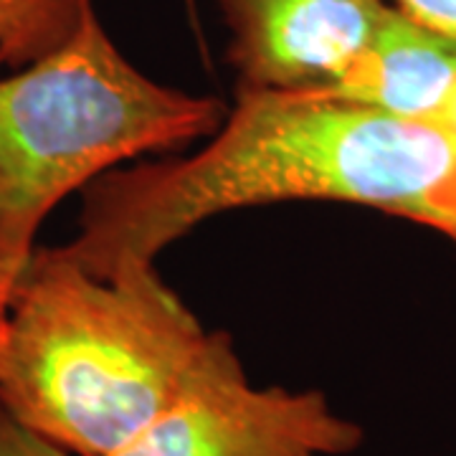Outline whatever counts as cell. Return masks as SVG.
Returning <instances> with one entry per match:
<instances>
[{
    "label": "cell",
    "instance_id": "3957f363",
    "mask_svg": "<svg viewBox=\"0 0 456 456\" xmlns=\"http://www.w3.org/2000/svg\"><path fill=\"white\" fill-rule=\"evenodd\" d=\"M224 102L150 79L117 49L94 3L61 46L0 79V310L69 193L147 152L211 137Z\"/></svg>",
    "mask_w": 456,
    "mask_h": 456
},
{
    "label": "cell",
    "instance_id": "7a4b0ae2",
    "mask_svg": "<svg viewBox=\"0 0 456 456\" xmlns=\"http://www.w3.org/2000/svg\"><path fill=\"white\" fill-rule=\"evenodd\" d=\"M244 368L158 269L84 272L53 246L0 310V408L69 456H110L183 395Z\"/></svg>",
    "mask_w": 456,
    "mask_h": 456
},
{
    "label": "cell",
    "instance_id": "6da1fadb",
    "mask_svg": "<svg viewBox=\"0 0 456 456\" xmlns=\"http://www.w3.org/2000/svg\"><path fill=\"white\" fill-rule=\"evenodd\" d=\"M294 200L375 208L456 246V137L327 94L236 89L198 152L92 180L77 236L56 248L92 277H130L203 221Z\"/></svg>",
    "mask_w": 456,
    "mask_h": 456
},
{
    "label": "cell",
    "instance_id": "5b68a950",
    "mask_svg": "<svg viewBox=\"0 0 456 456\" xmlns=\"http://www.w3.org/2000/svg\"><path fill=\"white\" fill-rule=\"evenodd\" d=\"M239 89L330 94L391 13L386 0H216Z\"/></svg>",
    "mask_w": 456,
    "mask_h": 456
},
{
    "label": "cell",
    "instance_id": "9c48e42d",
    "mask_svg": "<svg viewBox=\"0 0 456 456\" xmlns=\"http://www.w3.org/2000/svg\"><path fill=\"white\" fill-rule=\"evenodd\" d=\"M395 8L456 41V0H393Z\"/></svg>",
    "mask_w": 456,
    "mask_h": 456
},
{
    "label": "cell",
    "instance_id": "30bf717a",
    "mask_svg": "<svg viewBox=\"0 0 456 456\" xmlns=\"http://www.w3.org/2000/svg\"><path fill=\"white\" fill-rule=\"evenodd\" d=\"M439 122L456 137V89H454V94L449 97V102H446V107H444V112H441Z\"/></svg>",
    "mask_w": 456,
    "mask_h": 456
},
{
    "label": "cell",
    "instance_id": "277c9868",
    "mask_svg": "<svg viewBox=\"0 0 456 456\" xmlns=\"http://www.w3.org/2000/svg\"><path fill=\"white\" fill-rule=\"evenodd\" d=\"M362 428L325 393L254 388L244 368L200 386L110 456H345Z\"/></svg>",
    "mask_w": 456,
    "mask_h": 456
},
{
    "label": "cell",
    "instance_id": "ba28073f",
    "mask_svg": "<svg viewBox=\"0 0 456 456\" xmlns=\"http://www.w3.org/2000/svg\"><path fill=\"white\" fill-rule=\"evenodd\" d=\"M0 456H69L53 444L31 434L28 428L16 424L0 408Z\"/></svg>",
    "mask_w": 456,
    "mask_h": 456
},
{
    "label": "cell",
    "instance_id": "8992f818",
    "mask_svg": "<svg viewBox=\"0 0 456 456\" xmlns=\"http://www.w3.org/2000/svg\"><path fill=\"white\" fill-rule=\"evenodd\" d=\"M456 89V41L393 5L370 46L327 97L403 117L439 122Z\"/></svg>",
    "mask_w": 456,
    "mask_h": 456
},
{
    "label": "cell",
    "instance_id": "52a82bcc",
    "mask_svg": "<svg viewBox=\"0 0 456 456\" xmlns=\"http://www.w3.org/2000/svg\"><path fill=\"white\" fill-rule=\"evenodd\" d=\"M94 0H0V69L16 71L61 46Z\"/></svg>",
    "mask_w": 456,
    "mask_h": 456
}]
</instances>
